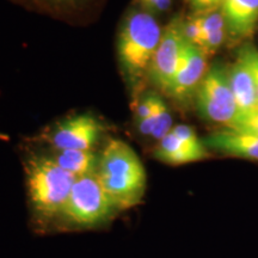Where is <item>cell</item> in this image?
Returning a JSON list of instances; mask_svg holds the SVG:
<instances>
[{"label":"cell","instance_id":"obj_1","mask_svg":"<svg viewBox=\"0 0 258 258\" xmlns=\"http://www.w3.org/2000/svg\"><path fill=\"white\" fill-rule=\"evenodd\" d=\"M96 173L117 211L133 208L143 200L146 171L135 151L124 141L112 139L105 145Z\"/></svg>","mask_w":258,"mask_h":258},{"label":"cell","instance_id":"obj_2","mask_svg":"<svg viewBox=\"0 0 258 258\" xmlns=\"http://www.w3.org/2000/svg\"><path fill=\"white\" fill-rule=\"evenodd\" d=\"M163 29L156 17L133 4L121 22L117 57L123 77L132 89L147 77L161 38Z\"/></svg>","mask_w":258,"mask_h":258},{"label":"cell","instance_id":"obj_3","mask_svg":"<svg viewBox=\"0 0 258 258\" xmlns=\"http://www.w3.org/2000/svg\"><path fill=\"white\" fill-rule=\"evenodd\" d=\"M25 184L35 219L41 224L59 220L77 178L49 156H32L24 161Z\"/></svg>","mask_w":258,"mask_h":258},{"label":"cell","instance_id":"obj_4","mask_svg":"<svg viewBox=\"0 0 258 258\" xmlns=\"http://www.w3.org/2000/svg\"><path fill=\"white\" fill-rule=\"evenodd\" d=\"M116 212L95 172L77 178L59 220L71 228L92 230L110 221Z\"/></svg>","mask_w":258,"mask_h":258},{"label":"cell","instance_id":"obj_5","mask_svg":"<svg viewBox=\"0 0 258 258\" xmlns=\"http://www.w3.org/2000/svg\"><path fill=\"white\" fill-rule=\"evenodd\" d=\"M195 102L202 118L231 127L238 116V106L227 67L219 62L213 64L198 88Z\"/></svg>","mask_w":258,"mask_h":258},{"label":"cell","instance_id":"obj_6","mask_svg":"<svg viewBox=\"0 0 258 258\" xmlns=\"http://www.w3.org/2000/svg\"><path fill=\"white\" fill-rule=\"evenodd\" d=\"M183 17L177 16L163 29V34L154 54L147 78L158 89L167 91L182 61L186 40L182 31Z\"/></svg>","mask_w":258,"mask_h":258},{"label":"cell","instance_id":"obj_7","mask_svg":"<svg viewBox=\"0 0 258 258\" xmlns=\"http://www.w3.org/2000/svg\"><path fill=\"white\" fill-rule=\"evenodd\" d=\"M104 131L98 118L80 114L59 122L44 137L55 151H92Z\"/></svg>","mask_w":258,"mask_h":258},{"label":"cell","instance_id":"obj_8","mask_svg":"<svg viewBox=\"0 0 258 258\" xmlns=\"http://www.w3.org/2000/svg\"><path fill=\"white\" fill-rule=\"evenodd\" d=\"M153 156L169 165H184L206 159L209 152L190 125L177 124L158 141Z\"/></svg>","mask_w":258,"mask_h":258},{"label":"cell","instance_id":"obj_9","mask_svg":"<svg viewBox=\"0 0 258 258\" xmlns=\"http://www.w3.org/2000/svg\"><path fill=\"white\" fill-rule=\"evenodd\" d=\"M207 71V55L205 51L186 41L178 71L166 93L179 103L188 102L195 96Z\"/></svg>","mask_w":258,"mask_h":258},{"label":"cell","instance_id":"obj_10","mask_svg":"<svg viewBox=\"0 0 258 258\" xmlns=\"http://www.w3.org/2000/svg\"><path fill=\"white\" fill-rule=\"evenodd\" d=\"M205 146L225 156L258 161L257 135L225 127L202 139Z\"/></svg>","mask_w":258,"mask_h":258},{"label":"cell","instance_id":"obj_11","mask_svg":"<svg viewBox=\"0 0 258 258\" xmlns=\"http://www.w3.org/2000/svg\"><path fill=\"white\" fill-rule=\"evenodd\" d=\"M220 11L227 35L233 40H247L256 31L258 0H224Z\"/></svg>","mask_w":258,"mask_h":258},{"label":"cell","instance_id":"obj_12","mask_svg":"<svg viewBox=\"0 0 258 258\" xmlns=\"http://www.w3.org/2000/svg\"><path fill=\"white\" fill-rule=\"evenodd\" d=\"M232 92L238 106V114L249 112L258 108V96L249 64L239 54L228 69Z\"/></svg>","mask_w":258,"mask_h":258},{"label":"cell","instance_id":"obj_13","mask_svg":"<svg viewBox=\"0 0 258 258\" xmlns=\"http://www.w3.org/2000/svg\"><path fill=\"white\" fill-rule=\"evenodd\" d=\"M24 8L53 15L78 16L93 11L104 0H11Z\"/></svg>","mask_w":258,"mask_h":258},{"label":"cell","instance_id":"obj_14","mask_svg":"<svg viewBox=\"0 0 258 258\" xmlns=\"http://www.w3.org/2000/svg\"><path fill=\"white\" fill-rule=\"evenodd\" d=\"M49 157L76 178L95 173L98 167L99 156L93 151H55Z\"/></svg>","mask_w":258,"mask_h":258},{"label":"cell","instance_id":"obj_15","mask_svg":"<svg viewBox=\"0 0 258 258\" xmlns=\"http://www.w3.org/2000/svg\"><path fill=\"white\" fill-rule=\"evenodd\" d=\"M150 117L153 124L151 137L159 141L172 129V116H171L165 102L156 93L153 96V109Z\"/></svg>","mask_w":258,"mask_h":258},{"label":"cell","instance_id":"obj_16","mask_svg":"<svg viewBox=\"0 0 258 258\" xmlns=\"http://www.w3.org/2000/svg\"><path fill=\"white\" fill-rule=\"evenodd\" d=\"M228 128L238 129L258 137V108L249 112L238 114L233 123Z\"/></svg>","mask_w":258,"mask_h":258},{"label":"cell","instance_id":"obj_17","mask_svg":"<svg viewBox=\"0 0 258 258\" xmlns=\"http://www.w3.org/2000/svg\"><path fill=\"white\" fill-rule=\"evenodd\" d=\"M238 54H239V55L246 61V63L249 64L254 80V85H256L258 96V49L252 43H245L244 46L238 50Z\"/></svg>","mask_w":258,"mask_h":258},{"label":"cell","instance_id":"obj_18","mask_svg":"<svg viewBox=\"0 0 258 258\" xmlns=\"http://www.w3.org/2000/svg\"><path fill=\"white\" fill-rule=\"evenodd\" d=\"M134 4L156 16L169 11L172 5V0H134Z\"/></svg>","mask_w":258,"mask_h":258},{"label":"cell","instance_id":"obj_19","mask_svg":"<svg viewBox=\"0 0 258 258\" xmlns=\"http://www.w3.org/2000/svg\"><path fill=\"white\" fill-rule=\"evenodd\" d=\"M194 15L207 14L220 10L224 0H185Z\"/></svg>","mask_w":258,"mask_h":258},{"label":"cell","instance_id":"obj_20","mask_svg":"<svg viewBox=\"0 0 258 258\" xmlns=\"http://www.w3.org/2000/svg\"><path fill=\"white\" fill-rule=\"evenodd\" d=\"M153 96L154 93H148L147 96H145L144 98H141L140 101L137 102L134 109L135 121H137V123L140 121L146 120V118L150 117L151 114H152Z\"/></svg>","mask_w":258,"mask_h":258},{"label":"cell","instance_id":"obj_21","mask_svg":"<svg viewBox=\"0 0 258 258\" xmlns=\"http://www.w3.org/2000/svg\"><path fill=\"white\" fill-rule=\"evenodd\" d=\"M0 139H2V140H8V135H5V134H3V133H0Z\"/></svg>","mask_w":258,"mask_h":258}]
</instances>
